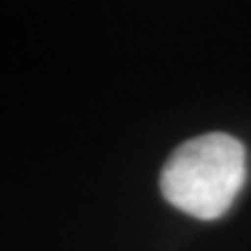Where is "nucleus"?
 I'll return each instance as SVG.
<instances>
[{"instance_id":"nucleus-1","label":"nucleus","mask_w":251,"mask_h":251,"mask_svg":"<svg viewBox=\"0 0 251 251\" xmlns=\"http://www.w3.org/2000/svg\"><path fill=\"white\" fill-rule=\"evenodd\" d=\"M244 179V144L233 135L207 133L170 153L161 172V193L184 214L214 221L233 207Z\"/></svg>"}]
</instances>
